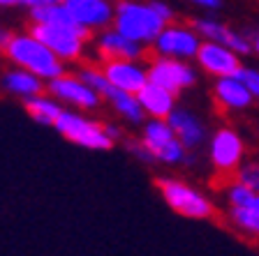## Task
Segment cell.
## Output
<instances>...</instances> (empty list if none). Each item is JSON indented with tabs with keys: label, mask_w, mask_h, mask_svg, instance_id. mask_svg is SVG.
Returning a JSON list of instances; mask_svg holds the SVG:
<instances>
[{
	"label": "cell",
	"mask_w": 259,
	"mask_h": 256,
	"mask_svg": "<svg viewBox=\"0 0 259 256\" xmlns=\"http://www.w3.org/2000/svg\"><path fill=\"white\" fill-rule=\"evenodd\" d=\"M3 51H5V56L16 67L37 74L39 79L51 81V79H56V76H63V60L44 42H39L32 32L12 35Z\"/></svg>",
	"instance_id": "6da1fadb"
},
{
	"label": "cell",
	"mask_w": 259,
	"mask_h": 256,
	"mask_svg": "<svg viewBox=\"0 0 259 256\" xmlns=\"http://www.w3.org/2000/svg\"><path fill=\"white\" fill-rule=\"evenodd\" d=\"M113 28L125 35V37L135 39L139 44H153L157 39L167 21L155 12L153 5H139V3H120L116 7V16H113Z\"/></svg>",
	"instance_id": "7a4b0ae2"
},
{
	"label": "cell",
	"mask_w": 259,
	"mask_h": 256,
	"mask_svg": "<svg viewBox=\"0 0 259 256\" xmlns=\"http://www.w3.org/2000/svg\"><path fill=\"white\" fill-rule=\"evenodd\" d=\"M155 187L160 189L162 198L167 206L181 217L188 219H213L215 217V206L210 203L206 194L197 192L183 180H174V178H157Z\"/></svg>",
	"instance_id": "3957f363"
},
{
	"label": "cell",
	"mask_w": 259,
	"mask_h": 256,
	"mask_svg": "<svg viewBox=\"0 0 259 256\" xmlns=\"http://www.w3.org/2000/svg\"><path fill=\"white\" fill-rule=\"evenodd\" d=\"M56 132H60L67 141L76 145H83V148L91 150H109L113 145V139L107 134V127L100 123H93L86 118L76 116L72 111H63L56 120Z\"/></svg>",
	"instance_id": "277c9868"
},
{
	"label": "cell",
	"mask_w": 259,
	"mask_h": 256,
	"mask_svg": "<svg viewBox=\"0 0 259 256\" xmlns=\"http://www.w3.org/2000/svg\"><path fill=\"white\" fill-rule=\"evenodd\" d=\"M208 157L218 176L236 178V171L243 166V157H245V143L241 134L232 127H220L210 139Z\"/></svg>",
	"instance_id": "5b68a950"
},
{
	"label": "cell",
	"mask_w": 259,
	"mask_h": 256,
	"mask_svg": "<svg viewBox=\"0 0 259 256\" xmlns=\"http://www.w3.org/2000/svg\"><path fill=\"white\" fill-rule=\"evenodd\" d=\"M30 32L39 42H44L60 60H81L83 54V42L86 39L81 37L79 32L70 30V28L63 26H51V23H32Z\"/></svg>",
	"instance_id": "8992f818"
},
{
	"label": "cell",
	"mask_w": 259,
	"mask_h": 256,
	"mask_svg": "<svg viewBox=\"0 0 259 256\" xmlns=\"http://www.w3.org/2000/svg\"><path fill=\"white\" fill-rule=\"evenodd\" d=\"M148 81L162 85V88H167L171 92H178L183 88H190L197 81V72L185 60L157 56V58H153L151 67H148Z\"/></svg>",
	"instance_id": "52a82bcc"
},
{
	"label": "cell",
	"mask_w": 259,
	"mask_h": 256,
	"mask_svg": "<svg viewBox=\"0 0 259 256\" xmlns=\"http://www.w3.org/2000/svg\"><path fill=\"white\" fill-rule=\"evenodd\" d=\"M157 56H174V58H197L201 46V35L194 28L167 26L153 42Z\"/></svg>",
	"instance_id": "ba28073f"
},
{
	"label": "cell",
	"mask_w": 259,
	"mask_h": 256,
	"mask_svg": "<svg viewBox=\"0 0 259 256\" xmlns=\"http://www.w3.org/2000/svg\"><path fill=\"white\" fill-rule=\"evenodd\" d=\"M197 63L201 65V70L208 72L213 76H234L241 70V58L234 48L225 46V44L218 42H208L204 39L199 46V54H197Z\"/></svg>",
	"instance_id": "9c48e42d"
},
{
	"label": "cell",
	"mask_w": 259,
	"mask_h": 256,
	"mask_svg": "<svg viewBox=\"0 0 259 256\" xmlns=\"http://www.w3.org/2000/svg\"><path fill=\"white\" fill-rule=\"evenodd\" d=\"M49 92L56 97V99L70 101L79 109H95L100 104V92L93 90L86 81H81L79 76H56V79L49 81Z\"/></svg>",
	"instance_id": "30bf717a"
},
{
	"label": "cell",
	"mask_w": 259,
	"mask_h": 256,
	"mask_svg": "<svg viewBox=\"0 0 259 256\" xmlns=\"http://www.w3.org/2000/svg\"><path fill=\"white\" fill-rule=\"evenodd\" d=\"M192 28L199 32L204 39L225 44V46L234 48L238 56L252 54V39L241 35V32H236V30H232V28L225 26L222 21H215V19H194Z\"/></svg>",
	"instance_id": "8fae6325"
},
{
	"label": "cell",
	"mask_w": 259,
	"mask_h": 256,
	"mask_svg": "<svg viewBox=\"0 0 259 256\" xmlns=\"http://www.w3.org/2000/svg\"><path fill=\"white\" fill-rule=\"evenodd\" d=\"M102 70L109 83L116 85L118 90L132 92V95H137L148 83V70L139 67L135 60H109L102 65Z\"/></svg>",
	"instance_id": "7c38bea8"
},
{
	"label": "cell",
	"mask_w": 259,
	"mask_h": 256,
	"mask_svg": "<svg viewBox=\"0 0 259 256\" xmlns=\"http://www.w3.org/2000/svg\"><path fill=\"white\" fill-rule=\"evenodd\" d=\"M65 7L72 12V16L81 26L91 30L113 23V16H116V10L107 0H65Z\"/></svg>",
	"instance_id": "4fadbf2b"
},
{
	"label": "cell",
	"mask_w": 259,
	"mask_h": 256,
	"mask_svg": "<svg viewBox=\"0 0 259 256\" xmlns=\"http://www.w3.org/2000/svg\"><path fill=\"white\" fill-rule=\"evenodd\" d=\"M213 97L227 111H243L254 101L252 92L248 90V85L236 76H220L213 85Z\"/></svg>",
	"instance_id": "5bb4252c"
},
{
	"label": "cell",
	"mask_w": 259,
	"mask_h": 256,
	"mask_svg": "<svg viewBox=\"0 0 259 256\" xmlns=\"http://www.w3.org/2000/svg\"><path fill=\"white\" fill-rule=\"evenodd\" d=\"M144 54L139 42L120 35L116 28L113 30H107L97 42V56L109 63V60H137Z\"/></svg>",
	"instance_id": "9a60e30c"
},
{
	"label": "cell",
	"mask_w": 259,
	"mask_h": 256,
	"mask_svg": "<svg viewBox=\"0 0 259 256\" xmlns=\"http://www.w3.org/2000/svg\"><path fill=\"white\" fill-rule=\"evenodd\" d=\"M167 120L174 127L176 136L181 139V143H183L188 150L197 148V145H201L206 141V127L194 113L185 111V109H174V111L169 113Z\"/></svg>",
	"instance_id": "2e32d148"
},
{
	"label": "cell",
	"mask_w": 259,
	"mask_h": 256,
	"mask_svg": "<svg viewBox=\"0 0 259 256\" xmlns=\"http://www.w3.org/2000/svg\"><path fill=\"white\" fill-rule=\"evenodd\" d=\"M30 16L35 23H51V26H63V28H70V30L79 32L83 39L91 37V28L81 26L76 21L72 12L65 7V3H56V5H42V7H32Z\"/></svg>",
	"instance_id": "e0dca14e"
},
{
	"label": "cell",
	"mask_w": 259,
	"mask_h": 256,
	"mask_svg": "<svg viewBox=\"0 0 259 256\" xmlns=\"http://www.w3.org/2000/svg\"><path fill=\"white\" fill-rule=\"evenodd\" d=\"M137 97H139L144 111L153 118H164L167 120L169 113L174 111V92L157 83H151V81L137 92Z\"/></svg>",
	"instance_id": "ac0fdd59"
},
{
	"label": "cell",
	"mask_w": 259,
	"mask_h": 256,
	"mask_svg": "<svg viewBox=\"0 0 259 256\" xmlns=\"http://www.w3.org/2000/svg\"><path fill=\"white\" fill-rule=\"evenodd\" d=\"M5 88L12 92V95H21V97H35V95H42L44 85L42 79L37 74H32L28 70H12L5 74L3 79Z\"/></svg>",
	"instance_id": "d6986e66"
},
{
	"label": "cell",
	"mask_w": 259,
	"mask_h": 256,
	"mask_svg": "<svg viewBox=\"0 0 259 256\" xmlns=\"http://www.w3.org/2000/svg\"><path fill=\"white\" fill-rule=\"evenodd\" d=\"M176 139H178L176 132H174V127L169 125V120H164V118H155V120H151V123L146 125V129H144V136H141L144 145L151 150L153 157H155L164 145H169L171 141H176Z\"/></svg>",
	"instance_id": "ffe728a7"
},
{
	"label": "cell",
	"mask_w": 259,
	"mask_h": 256,
	"mask_svg": "<svg viewBox=\"0 0 259 256\" xmlns=\"http://www.w3.org/2000/svg\"><path fill=\"white\" fill-rule=\"evenodd\" d=\"M229 224L245 238L259 240V208L250 206H229Z\"/></svg>",
	"instance_id": "44dd1931"
},
{
	"label": "cell",
	"mask_w": 259,
	"mask_h": 256,
	"mask_svg": "<svg viewBox=\"0 0 259 256\" xmlns=\"http://www.w3.org/2000/svg\"><path fill=\"white\" fill-rule=\"evenodd\" d=\"M26 111L32 120H37L42 125H56L58 116L63 113L60 104L56 99H49V97L35 95V97H26Z\"/></svg>",
	"instance_id": "7402d4cb"
},
{
	"label": "cell",
	"mask_w": 259,
	"mask_h": 256,
	"mask_svg": "<svg viewBox=\"0 0 259 256\" xmlns=\"http://www.w3.org/2000/svg\"><path fill=\"white\" fill-rule=\"evenodd\" d=\"M107 99L116 107V111H118L120 116L127 118L130 123H141V120H144V107H141V101H139V97L137 95L125 92V90H118V88L113 85L111 92L107 95Z\"/></svg>",
	"instance_id": "603a6c76"
},
{
	"label": "cell",
	"mask_w": 259,
	"mask_h": 256,
	"mask_svg": "<svg viewBox=\"0 0 259 256\" xmlns=\"http://www.w3.org/2000/svg\"><path fill=\"white\" fill-rule=\"evenodd\" d=\"M79 79L86 81L93 90H97L102 97H107L113 88V85L109 83V79H107V74H104L102 67H83V70L79 72Z\"/></svg>",
	"instance_id": "cb8c5ba5"
},
{
	"label": "cell",
	"mask_w": 259,
	"mask_h": 256,
	"mask_svg": "<svg viewBox=\"0 0 259 256\" xmlns=\"http://www.w3.org/2000/svg\"><path fill=\"white\" fill-rule=\"evenodd\" d=\"M254 196H257V192L252 187H248L245 182L236 180V178L227 185V201H229V206H250L254 201Z\"/></svg>",
	"instance_id": "d4e9b609"
},
{
	"label": "cell",
	"mask_w": 259,
	"mask_h": 256,
	"mask_svg": "<svg viewBox=\"0 0 259 256\" xmlns=\"http://www.w3.org/2000/svg\"><path fill=\"white\" fill-rule=\"evenodd\" d=\"M236 180L245 182L248 187H252L254 192L259 194V162H248L236 171Z\"/></svg>",
	"instance_id": "484cf974"
},
{
	"label": "cell",
	"mask_w": 259,
	"mask_h": 256,
	"mask_svg": "<svg viewBox=\"0 0 259 256\" xmlns=\"http://www.w3.org/2000/svg\"><path fill=\"white\" fill-rule=\"evenodd\" d=\"M234 76L241 79L243 83L248 85V90L252 92L254 99H259V70H252V67H241Z\"/></svg>",
	"instance_id": "4316f807"
},
{
	"label": "cell",
	"mask_w": 259,
	"mask_h": 256,
	"mask_svg": "<svg viewBox=\"0 0 259 256\" xmlns=\"http://www.w3.org/2000/svg\"><path fill=\"white\" fill-rule=\"evenodd\" d=\"M151 5L155 7V12H157V14H160V16H162V19H164V21H167V23H169V21H171V19H174V12L169 10V7L164 5V3H157V0H153Z\"/></svg>",
	"instance_id": "83f0119b"
},
{
	"label": "cell",
	"mask_w": 259,
	"mask_h": 256,
	"mask_svg": "<svg viewBox=\"0 0 259 256\" xmlns=\"http://www.w3.org/2000/svg\"><path fill=\"white\" fill-rule=\"evenodd\" d=\"M190 3H194V5L199 7H206V10H220L225 3L222 0H190Z\"/></svg>",
	"instance_id": "f1b7e54d"
},
{
	"label": "cell",
	"mask_w": 259,
	"mask_h": 256,
	"mask_svg": "<svg viewBox=\"0 0 259 256\" xmlns=\"http://www.w3.org/2000/svg\"><path fill=\"white\" fill-rule=\"evenodd\" d=\"M10 37H12L10 32H7V30H3V28H0V48H5V46H7V42H10Z\"/></svg>",
	"instance_id": "f546056e"
},
{
	"label": "cell",
	"mask_w": 259,
	"mask_h": 256,
	"mask_svg": "<svg viewBox=\"0 0 259 256\" xmlns=\"http://www.w3.org/2000/svg\"><path fill=\"white\" fill-rule=\"evenodd\" d=\"M26 0H0V7H16V5H23Z\"/></svg>",
	"instance_id": "4dcf8cb0"
},
{
	"label": "cell",
	"mask_w": 259,
	"mask_h": 256,
	"mask_svg": "<svg viewBox=\"0 0 259 256\" xmlns=\"http://www.w3.org/2000/svg\"><path fill=\"white\" fill-rule=\"evenodd\" d=\"M250 39H252V51L259 56V32H257V35H252Z\"/></svg>",
	"instance_id": "1f68e13d"
},
{
	"label": "cell",
	"mask_w": 259,
	"mask_h": 256,
	"mask_svg": "<svg viewBox=\"0 0 259 256\" xmlns=\"http://www.w3.org/2000/svg\"><path fill=\"white\" fill-rule=\"evenodd\" d=\"M252 206H254V208H259V194H257V196H254V201H252Z\"/></svg>",
	"instance_id": "d6a6232c"
}]
</instances>
